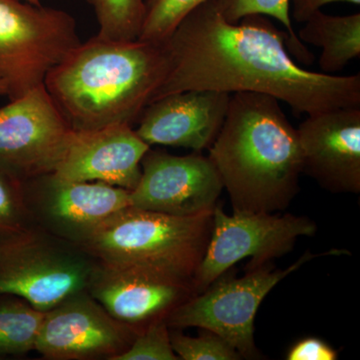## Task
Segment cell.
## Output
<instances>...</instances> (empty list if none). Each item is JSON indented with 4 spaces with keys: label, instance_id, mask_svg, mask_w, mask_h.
Returning a JSON list of instances; mask_svg holds the SVG:
<instances>
[{
    "label": "cell",
    "instance_id": "13",
    "mask_svg": "<svg viewBox=\"0 0 360 360\" xmlns=\"http://www.w3.org/2000/svg\"><path fill=\"white\" fill-rule=\"evenodd\" d=\"M224 184L208 156L172 155L149 149L141 160L139 184L130 191L132 207L175 217L213 212Z\"/></svg>",
    "mask_w": 360,
    "mask_h": 360
},
{
    "label": "cell",
    "instance_id": "10",
    "mask_svg": "<svg viewBox=\"0 0 360 360\" xmlns=\"http://www.w3.org/2000/svg\"><path fill=\"white\" fill-rule=\"evenodd\" d=\"M23 188L35 226L79 248L104 221L130 206V191L122 187L53 174L25 180Z\"/></svg>",
    "mask_w": 360,
    "mask_h": 360
},
{
    "label": "cell",
    "instance_id": "24",
    "mask_svg": "<svg viewBox=\"0 0 360 360\" xmlns=\"http://www.w3.org/2000/svg\"><path fill=\"white\" fill-rule=\"evenodd\" d=\"M170 342L165 319L153 322L136 336L129 349L115 360H179Z\"/></svg>",
    "mask_w": 360,
    "mask_h": 360
},
{
    "label": "cell",
    "instance_id": "27",
    "mask_svg": "<svg viewBox=\"0 0 360 360\" xmlns=\"http://www.w3.org/2000/svg\"><path fill=\"white\" fill-rule=\"evenodd\" d=\"M8 91H7L6 85L0 80V96H7Z\"/></svg>",
    "mask_w": 360,
    "mask_h": 360
},
{
    "label": "cell",
    "instance_id": "26",
    "mask_svg": "<svg viewBox=\"0 0 360 360\" xmlns=\"http://www.w3.org/2000/svg\"><path fill=\"white\" fill-rule=\"evenodd\" d=\"M333 2H347L359 6L360 0H290V18L296 22H305L321 7Z\"/></svg>",
    "mask_w": 360,
    "mask_h": 360
},
{
    "label": "cell",
    "instance_id": "9",
    "mask_svg": "<svg viewBox=\"0 0 360 360\" xmlns=\"http://www.w3.org/2000/svg\"><path fill=\"white\" fill-rule=\"evenodd\" d=\"M72 132L40 84L0 108V168L21 181L53 174Z\"/></svg>",
    "mask_w": 360,
    "mask_h": 360
},
{
    "label": "cell",
    "instance_id": "5",
    "mask_svg": "<svg viewBox=\"0 0 360 360\" xmlns=\"http://www.w3.org/2000/svg\"><path fill=\"white\" fill-rule=\"evenodd\" d=\"M347 255V250H333L314 253L307 251L285 269H274L271 262L246 269L243 277L227 270L203 292L182 303L165 319L168 328H198L217 333L231 345L241 357L259 359L255 342V319L260 304L270 291L303 264L326 255Z\"/></svg>",
    "mask_w": 360,
    "mask_h": 360
},
{
    "label": "cell",
    "instance_id": "20",
    "mask_svg": "<svg viewBox=\"0 0 360 360\" xmlns=\"http://www.w3.org/2000/svg\"><path fill=\"white\" fill-rule=\"evenodd\" d=\"M94 9L96 37L112 41H135L141 34L144 0H86Z\"/></svg>",
    "mask_w": 360,
    "mask_h": 360
},
{
    "label": "cell",
    "instance_id": "21",
    "mask_svg": "<svg viewBox=\"0 0 360 360\" xmlns=\"http://www.w3.org/2000/svg\"><path fill=\"white\" fill-rule=\"evenodd\" d=\"M33 227L23 181L0 168V245Z\"/></svg>",
    "mask_w": 360,
    "mask_h": 360
},
{
    "label": "cell",
    "instance_id": "6",
    "mask_svg": "<svg viewBox=\"0 0 360 360\" xmlns=\"http://www.w3.org/2000/svg\"><path fill=\"white\" fill-rule=\"evenodd\" d=\"M96 262L79 246L33 227L0 245V295L49 311L87 290Z\"/></svg>",
    "mask_w": 360,
    "mask_h": 360
},
{
    "label": "cell",
    "instance_id": "11",
    "mask_svg": "<svg viewBox=\"0 0 360 360\" xmlns=\"http://www.w3.org/2000/svg\"><path fill=\"white\" fill-rule=\"evenodd\" d=\"M142 330L117 321L82 291L44 312L34 350L51 360H115Z\"/></svg>",
    "mask_w": 360,
    "mask_h": 360
},
{
    "label": "cell",
    "instance_id": "14",
    "mask_svg": "<svg viewBox=\"0 0 360 360\" xmlns=\"http://www.w3.org/2000/svg\"><path fill=\"white\" fill-rule=\"evenodd\" d=\"M302 174L333 193H360V106L307 115L298 127Z\"/></svg>",
    "mask_w": 360,
    "mask_h": 360
},
{
    "label": "cell",
    "instance_id": "28",
    "mask_svg": "<svg viewBox=\"0 0 360 360\" xmlns=\"http://www.w3.org/2000/svg\"><path fill=\"white\" fill-rule=\"evenodd\" d=\"M25 1L30 4H34V6H41L40 0H25Z\"/></svg>",
    "mask_w": 360,
    "mask_h": 360
},
{
    "label": "cell",
    "instance_id": "17",
    "mask_svg": "<svg viewBox=\"0 0 360 360\" xmlns=\"http://www.w3.org/2000/svg\"><path fill=\"white\" fill-rule=\"evenodd\" d=\"M298 39L321 49L322 73L335 75L360 56V13L328 15L316 11L305 21Z\"/></svg>",
    "mask_w": 360,
    "mask_h": 360
},
{
    "label": "cell",
    "instance_id": "12",
    "mask_svg": "<svg viewBox=\"0 0 360 360\" xmlns=\"http://www.w3.org/2000/svg\"><path fill=\"white\" fill-rule=\"evenodd\" d=\"M86 291L111 316L141 329L198 295L193 279L146 265L101 262Z\"/></svg>",
    "mask_w": 360,
    "mask_h": 360
},
{
    "label": "cell",
    "instance_id": "8",
    "mask_svg": "<svg viewBox=\"0 0 360 360\" xmlns=\"http://www.w3.org/2000/svg\"><path fill=\"white\" fill-rule=\"evenodd\" d=\"M212 231L202 262L193 277L196 293L203 292L219 276L246 257V269L269 264L293 250L302 236H314L317 225L307 217L267 212H233L217 205Z\"/></svg>",
    "mask_w": 360,
    "mask_h": 360
},
{
    "label": "cell",
    "instance_id": "16",
    "mask_svg": "<svg viewBox=\"0 0 360 360\" xmlns=\"http://www.w3.org/2000/svg\"><path fill=\"white\" fill-rule=\"evenodd\" d=\"M231 94L214 90H186L149 103L135 129L148 144L193 149L212 146L221 129Z\"/></svg>",
    "mask_w": 360,
    "mask_h": 360
},
{
    "label": "cell",
    "instance_id": "25",
    "mask_svg": "<svg viewBox=\"0 0 360 360\" xmlns=\"http://www.w3.org/2000/svg\"><path fill=\"white\" fill-rule=\"evenodd\" d=\"M338 352L319 338H302L290 348L288 360H336Z\"/></svg>",
    "mask_w": 360,
    "mask_h": 360
},
{
    "label": "cell",
    "instance_id": "2",
    "mask_svg": "<svg viewBox=\"0 0 360 360\" xmlns=\"http://www.w3.org/2000/svg\"><path fill=\"white\" fill-rule=\"evenodd\" d=\"M279 103L264 94H232L208 148L233 212H281L300 191V139Z\"/></svg>",
    "mask_w": 360,
    "mask_h": 360
},
{
    "label": "cell",
    "instance_id": "23",
    "mask_svg": "<svg viewBox=\"0 0 360 360\" xmlns=\"http://www.w3.org/2000/svg\"><path fill=\"white\" fill-rule=\"evenodd\" d=\"M170 329V342L175 354L182 360H240L241 355L212 331L200 328L198 338Z\"/></svg>",
    "mask_w": 360,
    "mask_h": 360
},
{
    "label": "cell",
    "instance_id": "19",
    "mask_svg": "<svg viewBox=\"0 0 360 360\" xmlns=\"http://www.w3.org/2000/svg\"><path fill=\"white\" fill-rule=\"evenodd\" d=\"M290 1V0H215L220 13L225 20L231 23H238L243 18L250 15L276 18L286 28V47H288L293 58L304 65H310L314 63V56L307 51L293 30Z\"/></svg>",
    "mask_w": 360,
    "mask_h": 360
},
{
    "label": "cell",
    "instance_id": "3",
    "mask_svg": "<svg viewBox=\"0 0 360 360\" xmlns=\"http://www.w3.org/2000/svg\"><path fill=\"white\" fill-rule=\"evenodd\" d=\"M168 70L162 44L92 37L47 72L44 86L75 131L134 125Z\"/></svg>",
    "mask_w": 360,
    "mask_h": 360
},
{
    "label": "cell",
    "instance_id": "15",
    "mask_svg": "<svg viewBox=\"0 0 360 360\" xmlns=\"http://www.w3.org/2000/svg\"><path fill=\"white\" fill-rule=\"evenodd\" d=\"M150 149L131 125H108L75 131L53 174L70 181L103 182L134 191L141 176V160Z\"/></svg>",
    "mask_w": 360,
    "mask_h": 360
},
{
    "label": "cell",
    "instance_id": "7",
    "mask_svg": "<svg viewBox=\"0 0 360 360\" xmlns=\"http://www.w3.org/2000/svg\"><path fill=\"white\" fill-rule=\"evenodd\" d=\"M82 44L75 18L61 9L0 0V80L11 101L44 84Z\"/></svg>",
    "mask_w": 360,
    "mask_h": 360
},
{
    "label": "cell",
    "instance_id": "4",
    "mask_svg": "<svg viewBox=\"0 0 360 360\" xmlns=\"http://www.w3.org/2000/svg\"><path fill=\"white\" fill-rule=\"evenodd\" d=\"M212 212L175 217L129 206L80 248L97 262L146 265L193 281L212 234Z\"/></svg>",
    "mask_w": 360,
    "mask_h": 360
},
{
    "label": "cell",
    "instance_id": "1",
    "mask_svg": "<svg viewBox=\"0 0 360 360\" xmlns=\"http://www.w3.org/2000/svg\"><path fill=\"white\" fill-rule=\"evenodd\" d=\"M288 34L262 15L224 20L206 0L162 42L168 70L151 103L186 90L255 92L307 115L360 106V75H329L296 65Z\"/></svg>",
    "mask_w": 360,
    "mask_h": 360
},
{
    "label": "cell",
    "instance_id": "22",
    "mask_svg": "<svg viewBox=\"0 0 360 360\" xmlns=\"http://www.w3.org/2000/svg\"><path fill=\"white\" fill-rule=\"evenodd\" d=\"M206 0H144V18L139 40L162 44L180 21Z\"/></svg>",
    "mask_w": 360,
    "mask_h": 360
},
{
    "label": "cell",
    "instance_id": "18",
    "mask_svg": "<svg viewBox=\"0 0 360 360\" xmlns=\"http://www.w3.org/2000/svg\"><path fill=\"white\" fill-rule=\"evenodd\" d=\"M44 316L18 296L0 295V359L34 350Z\"/></svg>",
    "mask_w": 360,
    "mask_h": 360
}]
</instances>
